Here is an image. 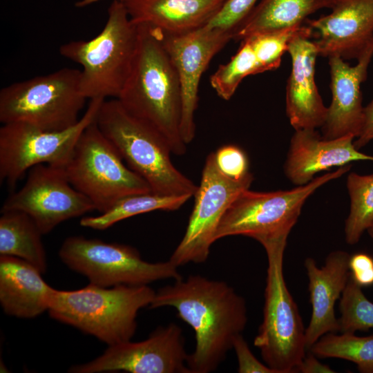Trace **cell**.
Segmentation results:
<instances>
[{
    "mask_svg": "<svg viewBox=\"0 0 373 373\" xmlns=\"http://www.w3.org/2000/svg\"><path fill=\"white\" fill-rule=\"evenodd\" d=\"M254 180L249 173L241 180L224 175L216 166L214 153L207 157L195 196L193 211L185 233L169 260L178 267L186 264L205 262L225 211Z\"/></svg>",
    "mask_w": 373,
    "mask_h": 373,
    "instance_id": "obj_12",
    "label": "cell"
},
{
    "mask_svg": "<svg viewBox=\"0 0 373 373\" xmlns=\"http://www.w3.org/2000/svg\"><path fill=\"white\" fill-rule=\"evenodd\" d=\"M316 357L351 361L360 372L373 373V335L358 336L355 333H327L309 349Z\"/></svg>",
    "mask_w": 373,
    "mask_h": 373,
    "instance_id": "obj_26",
    "label": "cell"
},
{
    "mask_svg": "<svg viewBox=\"0 0 373 373\" xmlns=\"http://www.w3.org/2000/svg\"><path fill=\"white\" fill-rule=\"evenodd\" d=\"M350 271L352 279L361 287L373 285V258L365 253L350 256Z\"/></svg>",
    "mask_w": 373,
    "mask_h": 373,
    "instance_id": "obj_34",
    "label": "cell"
},
{
    "mask_svg": "<svg viewBox=\"0 0 373 373\" xmlns=\"http://www.w3.org/2000/svg\"><path fill=\"white\" fill-rule=\"evenodd\" d=\"M64 169L70 184L100 213L126 196L151 192L149 184L124 163L96 119L77 140Z\"/></svg>",
    "mask_w": 373,
    "mask_h": 373,
    "instance_id": "obj_9",
    "label": "cell"
},
{
    "mask_svg": "<svg viewBox=\"0 0 373 373\" xmlns=\"http://www.w3.org/2000/svg\"><path fill=\"white\" fill-rule=\"evenodd\" d=\"M312 30L304 29L289 42L287 52L291 68L286 85L285 108L290 124L295 130L321 128L327 107L322 100L315 80L317 48L309 39Z\"/></svg>",
    "mask_w": 373,
    "mask_h": 373,
    "instance_id": "obj_17",
    "label": "cell"
},
{
    "mask_svg": "<svg viewBox=\"0 0 373 373\" xmlns=\"http://www.w3.org/2000/svg\"><path fill=\"white\" fill-rule=\"evenodd\" d=\"M238 360V372L240 373H276L265 363H261L254 355L248 343L242 334L238 335L233 342Z\"/></svg>",
    "mask_w": 373,
    "mask_h": 373,
    "instance_id": "obj_33",
    "label": "cell"
},
{
    "mask_svg": "<svg viewBox=\"0 0 373 373\" xmlns=\"http://www.w3.org/2000/svg\"><path fill=\"white\" fill-rule=\"evenodd\" d=\"M363 113V122L361 132L354 140V144L358 149L373 140V99L364 107Z\"/></svg>",
    "mask_w": 373,
    "mask_h": 373,
    "instance_id": "obj_35",
    "label": "cell"
},
{
    "mask_svg": "<svg viewBox=\"0 0 373 373\" xmlns=\"http://www.w3.org/2000/svg\"><path fill=\"white\" fill-rule=\"evenodd\" d=\"M350 258L347 252L336 250L327 256L321 267L317 266L312 258L305 260L312 305L311 319L305 329L307 350L323 335L339 332L334 305L341 298L350 277Z\"/></svg>",
    "mask_w": 373,
    "mask_h": 373,
    "instance_id": "obj_20",
    "label": "cell"
},
{
    "mask_svg": "<svg viewBox=\"0 0 373 373\" xmlns=\"http://www.w3.org/2000/svg\"><path fill=\"white\" fill-rule=\"evenodd\" d=\"M103 97L90 99L86 112L73 126L61 131H44L21 123L0 128V180L14 189L25 173L46 164L64 167L85 128L97 117Z\"/></svg>",
    "mask_w": 373,
    "mask_h": 373,
    "instance_id": "obj_11",
    "label": "cell"
},
{
    "mask_svg": "<svg viewBox=\"0 0 373 373\" xmlns=\"http://www.w3.org/2000/svg\"><path fill=\"white\" fill-rule=\"evenodd\" d=\"M162 307L174 308L193 329L195 345L187 358L191 373L216 370L248 321L242 296L226 282L198 274L175 280L155 291L149 307Z\"/></svg>",
    "mask_w": 373,
    "mask_h": 373,
    "instance_id": "obj_1",
    "label": "cell"
},
{
    "mask_svg": "<svg viewBox=\"0 0 373 373\" xmlns=\"http://www.w3.org/2000/svg\"><path fill=\"white\" fill-rule=\"evenodd\" d=\"M181 327L171 323L157 327L145 340L110 345L96 358L72 366L69 372L191 373Z\"/></svg>",
    "mask_w": 373,
    "mask_h": 373,
    "instance_id": "obj_14",
    "label": "cell"
},
{
    "mask_svg": "<svg viewBox=\"0 0 373 373\" xmlns=\"http://www.w3.org/2000/svg\"><path fill=\"white\" fill-rule=\"evenodd\" d=\"M373 57V41L351 66L337 56L329 57L332 101L322 128V137L334 139L351 135L356 138L363 122L361 86L367 76Z\"/></svg>",
    "mask_w": 373,
    "mask_h": 373,
    "instance_id": "obj_18",
    "label": "cell"
},
{
    "mask_svg": "<svg viewBox=\"0 0 373 373\" xmlns=\"http://www.w3.org/2000/svg\"><path fill=\"white\" fill-rule=\"evenodd\" d=\"M351 166L347 164L339 167L289 190L243 191L222 218L216 234V240L231 236H247L262 245L287 240L307 198L323 184L343 176Z\"/></svg>",
    "mask_w": 373,
    "mask_h": 373,
    "instance_id": "obj_8",
    "label": "cell"
},
{
    "mask_svg": "<svg viewBox=\"0 0 373 373\" xmlns=\"http://www.w3.org/2000/svg\"><path fill=\"white\" fill-rule=\"evenodd\" d=\"M339 332L355 333L373 328V303L365 296L362 287L351 274L339 302Z\"/></svg>",
    "mask_w": 373,
    "mask_h": 373,
    "instance_id": "obj_29",
    "label": "cell"
},
{
    "mask_svg": "<svg viewBox=\"0 0 373 373\" xmlns=\"http://www.w3.org/2000/svg\"><path fill=\"white\" fill-rule=\"evenodd\" d=\"M297 372L302 373H333L336 372L326 364L322 363L312 352L305 356L299 365Z\"/></svg>",
    "mask_w": 373,
    "mask_h": 373,
    "instance_id": "obj_36",
    "label": "cell"
},
{
    "mask_svg": "<svg viewBox=\"0 0 373 373\" xmlns=\"http://www.w3.org/2000/svg\"><path fill=\"white\" fill-rule=\"evenodd\" d=\"M305 27L303 24L287 29L258 33L246 38L251 45L262 73L276 70L280 66L282 57L287 51L290 41Z\"/></svg>",
    "mask_w": 373,
    "mask_h": 373,
    "instance_id": "obj_30",
    "label": "cell"
},
{
    "mask_svg": "<svg viewBox=\"0 0 373 373\" xmlns=\"http://www.w3.org/2000/svg\"><path fill=\"white\" fill-rule=\"evenodd\" d=\"M131 21L164 35L185 34L206 26L226 0H119Z\"/></svg>",
    "mask_w": 373,
    "mask_h": 373,
    "instance_id": "obj_21",
    "label": "cell"
},
{
    "mask_svg": "<svg viewBox=\"0 0 373 373\" xmlns=\"http://www.w3.org/2000/svg\"><path fill=\"white\" fill-rule=\"evenodd\" d=\"M332 0H260L234 32L233 39L304 24L317 10L329 8Z\"/></svg>",
    "mask_w": 373,
    "mask_h": 373,
    "instance_id": "obj_23",
    "label": "cell"
},
{
    "mask_svg": "<svg viewBox=\"0 0 373 373\" xmlns=\"http://www.w3.org/2000/svg\"><path fill=\"white\" fill-rule=\"evenodd\" d=\"M0 256L23 259L44 274L47 267L43 235L33 220L19 211H1Z\"/></svg>",
    "mask_w": 373,
    "mask_h": 373,
    "instance_id": "obj_24",
    "label": "cell"
},
{
    "mask_svg": "<svg viewBox=\"0 0 373 373\" xmlns=\"http://www.w3.org/2000/svg\"><path fill=\"white\" fill-rule=\"evenodd\" d=\"M367 232L368 233L370 237L373 240V223L372 224V225L370 227V228L367 229Z\"/></svg>",
    "mask_w": 373,
    "mask_h": 373,
    "instance_id": "obj_38",
    "label": "cell"
},
{
    "mask_svg": "<svg viewBox=\"0 0 373 373\" xmlns=\"http://www.w3.org/2000/svg\"><path fill=\"white\" fill-rule=\"evenodd\" d=\"M347 189L350 209L345 223V237L349 245H355L373 223V173L348 174Z\"/></svg>",
    "mask_w": 373,
    "mask_h": 373,
    "instance_id": "obj_27",
    "label": "cell"
},
{
    "mask_svg": "<svg viewBox=\"0 0 373 373\" xmlns=\"http://www.w3.org/2000/svg\"><path fill=\"white\" fill-rule=\"evenodd\" d=\"M287 241L262 246L267 257L263 318L254 345L276 373H294L305 356V329L284 277Z\"/></svg>",
    "mask_w": 373,
    "mask_h": 373,
    "instance_id": "obj_6",
    "label": "cell"
},
{
    "mask_svg": "<svg viewBox=\"0 0 373 373\" xmlns=\"http://www.w3.org/2000/svg\"><path fill=\"white\" fill-rule=\"evenodd\" d=\"M99 1L101 0H79L75 3V6L78 8H82Z\"/></svg>",
    "mask_w": 373,
    "mask_h": 373,
    "instance_id": "obj_37",
    "label": "cell"
},
{
    "mask_svg": "<svg viewBox=\"0 0 373 373\" xmlns=\"http://www.w3.org/2000/svg\"><path fill=\"white\" fill-rule=\"evenodd\" d=\"M80 79V70L63 68L2 88L0 122L26 124L49 131L73 126L86 100Z\"/></svg>",
    "mask_w": 373,
    "mask_h": 373,
    "instance_id": "obj_7",
    "label": "cell"
},
{
    "mask_svg": "<svg viewBox=\"0 0 373 373\" xmlns=\"http://www.w3.org/2000/svg\"><path fill=\"white\" fill-rule=\"evenodd\" d=\"M329 8V15L305 21L316 35L318 56L358 59L373 41V0H332Z\"/></svg>",
    "mask_w": 373,
    "mask_h": 373,
    "instance_id": "obj_16",
    "label": "cell"
},
{
    "mask_svg": "<svg viewBox=\"0 0 373 373\" xmlns=\"http://www.w3.org/2000/svg\"><path fill=\"white\" fill-rule=\"evenodd\" d=\"M262 73L251 45L246 39L241 41L238 50L230 61L218 66L210 77V84L218 96L229 100L246 77Z\"/></svg>",
    "mask_w": 373,
    "mask_h": 373,
    "instance_id": "obj_28",
    "label": "cell"
},
{
    "mask_svg": "<svg viewBox=\"0 0 373 373\" xmlns=\"http://www.w3.org/2000/svg\"><path fill=\"white\" fill-rule=\"evenodd\" d=\"M259 0H226L206 25L209 28L232 31L247 17Z\"/></svg>",
    "mask_w": 373,
    "mask_h": 373,
    "instance_id": "obj_31",
    "label": "cell"
},
{
    "mask_svg": "<svg viewBox=\"0 0 373 373\" xmlns=\"http://www.w3.org/2000/svg\"><path fill=\"white\" fill-rule=\"evenodd\" d=\"M28 172L24 184L6 198L1 211L28 214L44 235L67 220L95 210L91 201L70 184L64 167L41 164Z\"/></svg>",
    "mask_w": 373,
    "mask_h": 373,
    "instance_id": "obj_13",
    "label": "cell"
},
{
    "mask_svg": "<svg viewBox=\"0 0 373 373\" xmlns=\"http://www.w3.org/2000/svg\"><path fill=\"white\" fill-rule=\"evenodd\" d=\"M214 157L218 169L229 178L241 180L250 173L248 157L238 146L224 145L214 152Z\"/></svg>",
    "mask_w": 373,
    "mask_h": 373,
    "instance_id": "obj_32",
    "label": "cell"
},
{
    "mask_svg": "<svg viewBox=\"0 0 373 373\" xmlns=\"http://www.w3.org/2000/svg\"><path fill=\"white\" fill-rule=\"evenodd\" d=\"M137 25L136 52L117 99L128 113L162 134L173 154L182 155L187 145L180 132L182 94L176 69L164 46L161 32Z\"/></svg>",
    "mask_w": 373,
    "mask_h": 373,
    "instance_id": "obj_2",
    "label": "cell"
},
{
    "mask_svg": "<svg viewBox=\"0 0 373 373\" xmlns=\"http://www.w3.org/2000/svg\"><path fill=\"white\" fill-rule=\"evenodd\" d=\"M191 197L189 195H160L152 192L128 195L119 200L104 213L82 218L80 225L104 230L119 221L139 214L157 210H177Z\"/></svg>",
    "mask_w": 373,
    "mask_h": 373,
    "instance_id": "obj_25",
    "label": "cell"
},
{
    "mask_svg": "<svg viewBox=\"0 0 373 373\" xmlns=\"http://www.w3.org/2000/svg\"><path fill=\"white\" fill-rule=\"evenodd\" d=\"M138 37V26L122 1L113 0L99 35L59 47L61 56L82 66L80 88L86 99L118 97L131 69Z\"/></svg>",
    "mask_w": 373,
    "mask_h": 373,
    "instance_id": "obj_5",
    "label": "cell"
},
{
    "mask_svg": "<svg viewBox=\"0 0 373 373\" xmlns=\"http://www.w3.org/2000/svg\"><path fill=\"white\" fill-rule=\"evenodd\" d=\"M233 37L232 31L207 26L182 35H162L164 46L176 69L180 84V132L186 145L195 135V113L201 77L213 57Z\"/></svg>",
    "mask_w": 373,
    "mask_h": 373,
    "instance_id": "obj_15",
    "label": "cell"
},
{
    "mask_svg": "<svg viewBox=\"0 0 373 373\" xmlns=\"http://www.w3.org/2000/svg\"><path fill=\"white\" fill-rule=\"evenodd\" d=\"M96 123L126 164L149 184L152 193L195 195L198 186L174 166L166 140L128 113L117 98L103 102Z\"/></svg>",
    "mask_w": 373,
    "mask_h": 373,
    "instance_id": "obj_4",
    "label": "cell"
},
{
    "mask_svg": "<svg viewBox=\"0 0 373 373\" xmlns=\"http://www.w3.org/2000/svg\"><path fill=\"white\" fill-rule=\"evenodd\" d=\"M59 256L70 269L101 287L149 285L157 280L182 278L178 267L169 260L147 262L134 247L99 239L68 237L63 242Z\"/></svg>",
    "mask_w": 373,
    "mask_h": 373,
    "instance_id": "obj_10",
    "label": "cell"
},
{
    "mask_svg": "<svg viewBox=\"0 0 373 373\" xmlns=\"http://www.w3.org/2000/svg\"><path fill=\"white\" fill-rule=\"evenodd\" d=\"M41 274L23 259L0 256V303L6 314L32 318L48 309L52 287Z\"/></svg>",
    "mask_w": 373,
    "mask_h": 373,
    "instance_id": "obj_22",
    "label": "cell"
},
{
    "mask_svg": "<svg viewBox=\"0 0 373 373\" xmlns=\"http://www.w3.org/2000/svg\"><path fill=\"white\" fill-rule=\"evenodd\" d=\"M353 136L325 139L316 129L295 130L284 164L289 180L306 184L319 172L343 166L354 161H373V155L359 151Z\"/></svg>",
    "mask_w": 373,
    "mask_h": 373,
    "instance_id": "obj_19",
    "label": "cell"
},
{
    "mask_svg": "<svg viewBox=\"0 0 373 373\" xmlns=\"http://www.w3.org/2000/svg\"><path fill=\"white\" fill-rule=\"evenodd\" d=\"M155 294L149 285L105 287L89 283L73 291L52 288L48 311L52 318L110 346L131 340L139 311L150 305Z\"/></svg>",
    "mask_w": 373,
    "mask_h": 373,
    "instance_id": "obj_3",
    "label": "cell"
}]
</instances>
